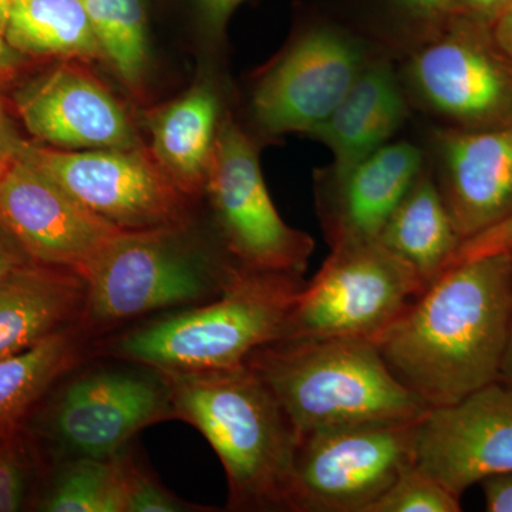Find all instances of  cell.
<instances>
[{
	"instance_id": "25",
	"label": "cell",
	"mask_w": 512,
	"mask_h": 512,
	"mask_svg": "<svg viewBox=\"0 0 512 512\" xmlns=\"http://www.w3.org/2000/svg\"><path fill=\"white\" fill-rule=\"evenodd\" d=\"M123 450L109 458L76 457L64 463L37 510L124 512Z\"/></svg>"
},
{
	"instance_id": "29",
	"label": "cell",
	"mask_w": 512,
	"mask_h": 512,
	"mask_svg": "<svg viewBox=\"0 0 512 512\" xmlns=\"http://www.w3.org/2000/svg\"><path fill=\"white\" fill-rule=\"evenodd\" d=\"M29 458L19 433L0 441V512L19 511L29 484Z\"/></svg>"
},
{
	"instance_id": "35",
	"label": "cell",
	"mask_w": 512,
	"mask_h": 512,
	"mask_svg": "<svg viewBox=\"0 0 512 512\" xmlns=\"http://www.w3.org/2000/svg\"><path fill=\"white\" fill-rule=\"evenodd\" d=\"M25 141L20 138L15 124L10 119L5 101L0 96V168L8 167L13 158L18 157Z\"/></svg>"
},
{
	"instance_id": "38",
	"label": "cell",
	"mask_w": 512,
	"mask_h": 512,
	"mask_svg": "<svg viewBox=\"0 0 512 512\" xmlns=\"http://www.w3.org/2000/svg\"><path fill=\"white\" fill-rule=\"evenodd\" d=\"M498 382L505 384V386L512 389V323L510 329V336H508L507 348L503 357V363H501L500 377Z\"/></svg>"
},
{
	"instance_id": "13",
	"label": "cell",
	"mask_w": 512,
	"mask_h": 512,
	"mask_svg": "<svg viewBox=\"0 0 512 512\" xmlns=\"http://www.w3.org/2000/svg\"><path fill=\"white\" fill-rule=\"evenodd\" d=\"M168 417H174L173 406L160 372L99 370L63 387L49 431L73 458H109L138 431Z\"/></svg>"
},
{
	"instance_id": "22",
	"label": "cell",
	"mask_w": 512,
	"mask_h": 512,
	"mask_svg": "<svg viewBox=\"0 0 512 512\" xmlns=\"http://www.w3.org/2000/svg\"><path fill=\"white\" fill-rule=\"evenodd\" d=\"M3 39L22 56L104 60L83 0H18Z\"/></svg>"
},
{
	"instance_id": "27",
	"label": "cell",
	"mask_w": 512,
	"mask_h": 512,
	"mask_svg": "<svg viewBox=\"0 0 512 512\" xmlns=\"http://www.w3.org/2000/svg\"><path fill=\"white\" fill-rule=\"evenodd\" d=\"M456 0H382L387 18L409 37L413 46L444 28Z\"/></svg>"
},
{
	"instance_id": "31",
	"label": "cell",
	"mask_w": 512,
	"mask_h": 512,
	"mask_svg": "<svg viewBox=\"0 0 512 512\" xmlns=\"http://www.w3.org/2000/svg\"><path fill=\"white\" fill-rule=\"evenodd\" d=\"M248 0H187L192 19L212 45L224 42L229 20Z\"/></svg>"
},
{
	"instance_id": "20",
	"label": "cell",
	"mask_w": 512,
	"mask_h": 512,
	"mask_svg": "<svg viewBox=\"0 0 512 512\" xmlns=\"http://www.w3.org/2000/svg\"><path fill=\"white\" fill-rule=\"evenodd\" d=\"M221 120L220 96L207 80L146 114L151 154L187 197L205 194Z\"/></svg>"
},
{
	"instance_id": "1",
	"label": "cell",
	"mask_w": 512,
	"mask_h": 512,
	"mask_svg": "<svg viewBox=\"0 0 512 512\" xmlns=\"http://www.w3.org/2000/svg\"><path fill=\"white\" fill-rule=\"evenodd\" d=\"M512 323V255L446 269L376 345L394 377L429 407L498 382Z\"/></svg>"
},
{
	"instance_id": "8",
	"label": "cell",
	"mask_w": 512,
	"mask_h": 512,
	"mask_svg": "<svg viewBox=\"0 0 512 512\" xmlns=\"http://www.w3.org/2000/svg\"><path fill=\"white\" fill-rule=\"evenodd\" d=\"M404 80L414 99L448 126L512 121V59L485 23L451 16L443 29L413 47Z\"/></svg>"
},
{
	"instance_id": "36",
	"label": "cell",
	"mask_w": 512,
	"mask_h": 512,
	"mask_svg": "<svg viewBox=\"0 0 512 512\" xmlns=\"http://www.w3.org/2000/svg\"><path fill=\"white\" fill-rule=\"evenodd\" d=\"M22 57L0 36V92L18 76Z\"/></svg>"
},
{
	"instance_id": "24",
	"label": "cell",
	"mask_w": 512,
	"mask_h": 512,
	"mask_svg": "<svg viewBox=\"0 0 512 512\" xmlns=\"http://www.w3.org/2000/svg\"><path fill=\"white\" fill-rule=\"evenodd\" d=\"M103 52L133 92L143 86L148 63L147 0H83Z\"/></svg>"
},
{
	"instance_id": "33",
	"label": "cell",
	"mask_w": 512,
	"mask_h": 512,
	"mask_svg": "<svg viewBox=\"0 0 512 512\" xmlns=\"http://www.w3.org/2000/svg\"><path fill=\"white\" fill-rule=\"evenodd\" d=\"M511 5L512 0H456L451 16L477 20L491 26Z\"/></svg>"
},
{
	"instance_id": "23",
	"label": "cell",
	"mask_w": 512,
	"mask_h": 512,
	"mask_svg": "<svg viewBox=\"0 0 512 512\" xmlns=\"http://www.w3.org/2000/svg\"><path fill=\"white\" fill-rule=\"evenodd\" d=\"M79 325L60 330L35 348L0 360V441L19 433L23 420L80 356Z\"/></svg>"
},
{
	"instance_id": "32",
	"label": "cell",
	"mask_w": 512,
	"mask_h": 512,
	"mask_svg": "<svg viewBox=\"0 0 512 512\" xmlns=\"http://www.w3.org/2000/svg\"><path fill=\"white\" fill-rule=\"evenodd\" d=\"M485 511L512 512V471L485 478L480 483Z\"/></svg>"
},
{
	"instance_id": "17",
	"label": "cell",
	"mask_w": 512,
	"mask_h": 512,
	"mask_svg": "<svg viewBox=\"0 0 512 512\" xmlns=\"http://www.w3.org/2000/svg\"><path fill=\"white\" fill-rule=\"evenodd\" d=\"M423 170V151L400 141L377 148L345 173L318 175L316 207L329 247L379 239Z\"/></svg>"
},
{
	"instance_id": "5",
	"label": "cell",
	"mask_w": 512,
	"mask_h": 512,
	"mask_svg": "<svg viewBox=\"0 0 512 512\" xmlns=\"http://www.w3.org/2000/svg\"><path fill=\"white\" fill-rule=\"evenodd\" d=\"M188 227L121 231L80 276V329H101L147 313L201 305L227 292L244 269L188 238Z\"/></svg>"
},
{
	"instance_id": "21",
	"label": "cell",
	"mask_w": 512,
	"mask_h": 512,
	"mask_svg": "<svg viewBox=\"0 0 512 512\" xmlns=\"http://www.w3.org/2000/svg\"><path fill=\"white\" fill-rule=\"evenodd\" d=\"M379 241L412 266L424 289L448 268L461 238L426 168L390 215Z\"/></svg>"
},
{
	"instance_id": "39",
	"label": "cell",
	"mask_w": 512,
	"mask_h": 512,
	"mask_svg": "<svg viewBox=\"0 0 512 512\" xmlns=\"http://www.w3.org/2000/svg\"><path fill=\"white\" fill-rule=\"evenodd\" d=\"M18 0H0V36L5 33L6 23H8L10 9Z\"/></svg>"
},
{
	"instance_id": "4",
	"label": "cell",
	"mask_w": 512,
	"mask_h": 512,
	"mask_svg": "<svg viewBox=\"0 0 512 512\" xmlns=\"http://www.w3.org/2000/svg\"><path fill=\"white\" fill-rule=\"evenodd\" d=\"M305 284L301 275L242 271L220 298L128 330L104 349L160 373L244 365L254 350L281 338Z\"/></svg>"
},
{
	"instance_id": "2",
	"label": "cell",
	"mask_w": 512,
	"mask_h": 512,
	"mask_svg": "<svg viewBox=\"0 0 512 512\" xmlns=\"http://www.w3.org/2000/svg\"><path fill=\"white\" fill-rule=\"evenodd\" d=\"M174 417L192 424L220 457L231 511H291L299 436L285 410L244 363L161 373Z\"/></svg>"
},
{
	"instance_id": "16",
	"label": "cell",
	"mask_w": 512,
	"mask_h": 512,
	"mask_svg": "<svg viewBox=\"0 0 512 512\" xmlns=\"http://www.w3.org/2000/svg\"><path fill=\"white\" fill-rule=\"evenodd\" d=\"M436 180L461 242L512 214V121L434 131Z\"/></svg>"
},
{
	"instance_id": "14",
	"label": "cell",
	"mask_w": 512,
	"mask_h": 512,
	"mask_svg": "<svg viewBox=\"0 0 512 512\" xmlns=\"http://www.w3.org/2000/svg\"><path fill=\"white\" fill-rule=\"evenodd\" d=\"M0 222L32 261L79 276L121 232L19 154L0 174Z\"/></svg>"
},
{
	"instance_id": "12",
	"label": "cell",
	"mask_w": 512,
	"mask_h": 512,
	"mask_svg": "<svg viewBox=\"0 0 512 512\" xmlns=\"http://www.w3.org/2000/svg\"><path fill=\"white\" fill-rule=\"evenodd\" d=\"M414 466L461 498L485 478L512 471V389L494 382L414 426Z\"/></svg>"
},
{
	"instance_id": "18",
	"label": "cell",
	"mask_w": 512,
	"mask_h": 512,
	"mask_svg": "<svg viewBox=\"0 0 512 512\" xmlns=\"http://www.w3.org/2000/svg\"><path fill=\"white\" fill-rule=\"evenodd\" d=\"M409 116V100L387 57L373 56L328 119L309 134L332 151L342 174L389 143Z\"/></svg>"
},
{
	"instance_id": "19",
	"label": "cell",
	"mask_w": 512,
	"mask_h": 512,
	"mask_svg": "<svg viewBox=\"0 0 512 512\" xmlns=\"http://www.w3.org/2000/svg\"><path fill=\"white\" fill-rule=\"evenodd\" d=\"M84 296L82 276L70 269L32 262L13 272L0 284V360L79 325Z\"/></svg>"
},
{
	"instance_id": "30",
	"label": "cell",
	"mask_w": 512,
	"mask_h": 512,
	"mask_svg": "<svg viewBox=\"0 0 512 512\" xmlns=\"http://www.w3.org/2000/svg\"><path fill=\"white\" fill-rule=\"evenodd\" d=\"M503 254L512 255V214L494 227L485 229L480 234L461 242L448 268L461 262L484 258V256Z\"/></svg>"
},
{
	"instance_id": "3",
	"label": "cell",
	"mask_w": 512,
	"mask_h": 512,
	"mask_svg": "<svg viewBox=\"0 0 512 512\" xmlns=\"http://www.w3.org/2000/svg\"><path fill=\"white\" fill-rule=\"evenodd\" d=\"M245 363L274 393L299 439L366 424L412 423L430 409L394 377L370 340H275Z\"/></svg>"
},
{
	"instance_id": "6",
	"label": "cell",
	"mask_w": 512,
	"mask_h": 512,
	"mask_svg": "<svg viewBox=\"0 0 512 512\" xmlns=\"http://www.w3.org/2000/svg\"><path fill=\"white\" fill-rule=\"evenodd\" d=\"M424 291L412 266L379 239L330 248L306 282L282 329L289 339H363L377 342Z\"/></svg>"
},
{
	"instance_id": "9",
	"label": "cell",
	"mask_w": 512,
	"mask_h": 512,
	"mask_svg": "<svg viewBox=\"0 0 512 512\" xmlns=\"http://www.w3.org/2000/svg\"><path fill=\"white\" fill-rule=\"evenodd\" d=\"M19 156L121 231L190 224V197L168 178L144 146L62 150L25 141Z\"/></svg>"
},
{
	"instance_id": "26",
	"label": "cell",
	"mask_w": 512,
	"mask_h": 512,
	"mask_svg": "<svg viewBox=\"0 0 512 512\" xmlns=\"http://www.w3.org/2000/svg\"><path fill=\"white\" fill-rule=\"evenodd\" d=\"M460 500L413 463L367 512H460Z\"/></svg>"
},
{
	"instance_id": "15",
	"label": "cell",
	"mask_w": 512,
	"mask_h": 512,
	"mask_svg": "<svg viewBox=\"0 0 512 512\" xmlns=\"http://www.w3.org/2000/svg\"><path fill=\"white\" fill-rule=\"evenodd\" d=\"M26 130L62 150L141 147L123 104L73 60L40 74L15 94Z\"/></svg>"
},
{
	"instance_id": "40",
	"label": "cell",
	"mask_w": 512,
	"mask_h": 512,
	"mask_svg": "<svg viewBox=\"0 0 512 512\" xmlns=\"http://www.w3.org/2000/svg\"><path fill=\"white\" fill-rule=\"evenodd\" d=\"M3 170H5V168H0V174L3 173Z\"/></svg>"
},
{
	"instance_id": "28",
	"label": "cell",
	"mask_w": 512,
	"mask_h": 512,
	"mask_svg": "<svg viewBox=\"0 0 512 512\" xmlns=\"http://www.w3.org/2000/svg\"><path fill=\"white\" fill-rule=\"evenodd\" d=\"M124 512H191L205 508L185 503L165 490L123 450Z\"/></svg>"
},
{
	"instance_id": "37",
	"label": "cell",
	"mask_w": 512,
	"mask_h": 512,
	"mask_svg": "<svg viewBox=\"0 0 512 512\" xmlns=\"http://www.w3.org/2000/svg\"><path fill=\"white\" fill-rule=\"evenodd\" d=\"M491 32L498 46L512 59V5L498 16L491 25Z\"/></svg>"
},
{
	"instance_id": "7",
	"label": "cell",
	"mask_w": 512,
	"mask_h": 512,
	"mask_svg": "<svg viewBox=\"0 0 512 512\" xmlns=\"http://www.w3.org/2000/svg\"><path fill=\"white\" fill-rule=\"evenodd\" d=\"M205 194L222 251L239 268L305 274L315 241L282 220L266 188L258 147L231 114L222 116Z\"/></svg>"
},
{
	"instance_id": "11",
	"label": "cell",
	"mask_w": 512,
	"mask_h": 512,
	"mask_svg": "<svg viewBox=\"0 0 512 512\" xmlns=\"http://www.w3.org/2000/svg\"><path fill=\"white\" fill-rule=\"evenodd\" d=\"M416 421L366 424L299 439L291 511L367 512L414 463Z\"/></svg>"
},
{
	"instance_id": "10",
	"label": "cell",
	"mask_w": 512,
	"mask_h": 512,
	"mask_svg": "<svg viewBox=\"0 0 512 512\" xmlns=\"http://www.w3.org/2000/svg\"><path fill=\"white\" fill-rule=\"evenodd\" d=\"M366 42L326 20L309 23L261 73L251 110L268 136H309L349 92L372 60Z\"/></svg>"
},
{
	"instance_id": "34",
	"label": "cell",
	"mask_w": 512,
	"mask_h": 512,
	"mask_svg": "<svg viewBox=\"0 0 512 512\" xmlns=\"http://www.w3.org/2000/svg\"><path fill=\"white\" fill-rule=\"evenodd\" d=\"M32 262L35 261H32L8 228L0 222V284L13 272Z\"/></svg>"
}]
</instances>
